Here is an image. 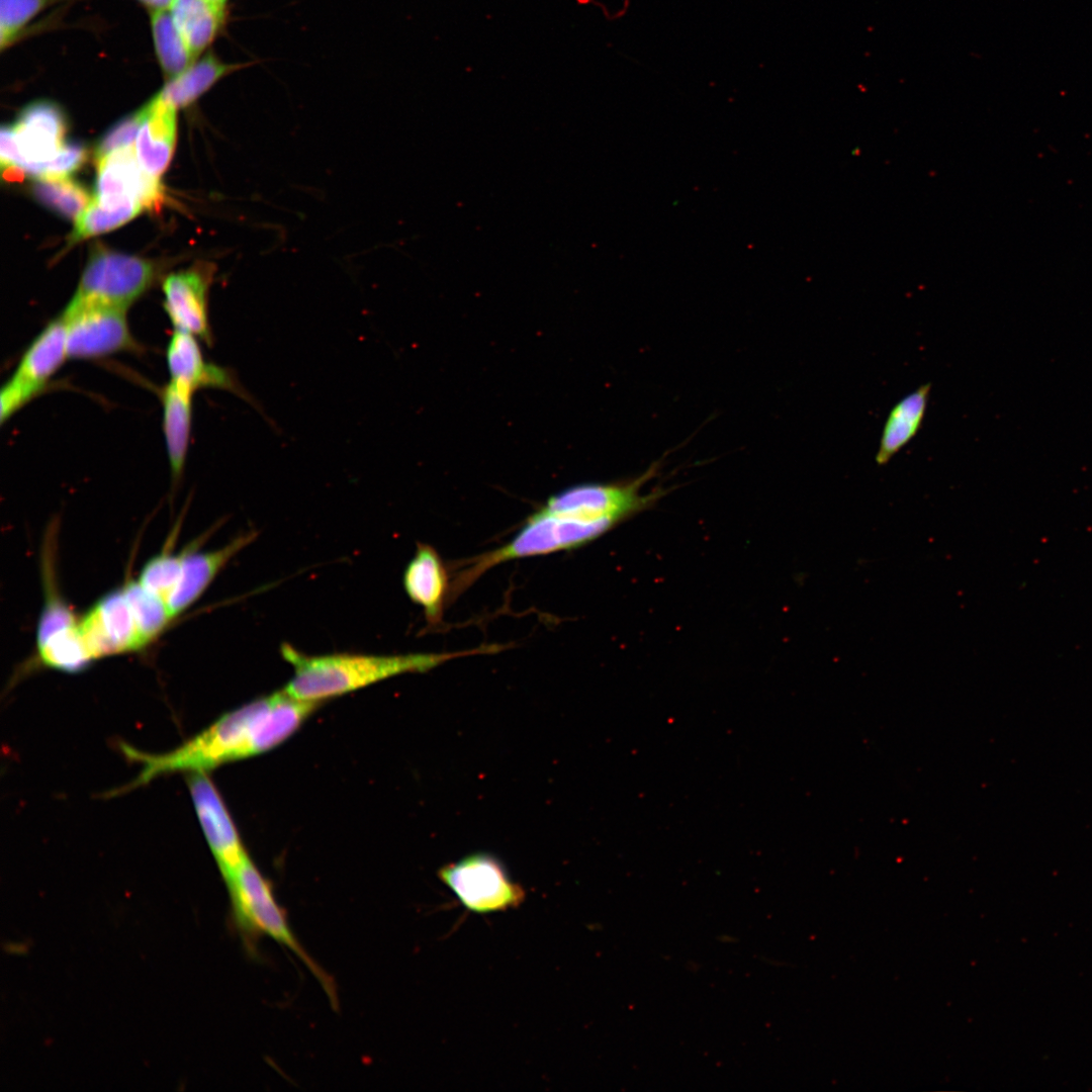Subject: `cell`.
I'll return each mask as SVG.
<instances>
[{
	"mask_svg": "<svg viewBox=\"0 0 1092 1092\" xmlns=\"http://www.w3.org/2000/svg\"><path fill=\"white\" fill-rule=\"evenodd\" d=\"M315 703L274 693L217 719L176 749L151 754L122 744L123 753L142 763L138 777L121 791L173 771L206 772L223 763L266 752L291 736L316 708Z\"/></svg>",
	"mask_w": 1092,
	"mask_h": 1092,
	"instance_id": "obj_1",
	"label": "cell"
},
{
	"mask_svg": "<svg viewBox=\"0 0 1092 1092\" xmlns=\"http://www.w3.org/2000/svg\"><path fill=\"white\" fill-rule=\"evenodd\" d=\"M497 650L499 646L491 645L441 653L311 655L284 642L280 653L292 666L293 675L283 691L295 699L318 704L396 675L429 671L457 657Z\"/></svg>",
	"mask_w": 1092,
	"mask_h": 1092,
	"instance_id": "obj_2",
	"label": "cell"
},
{
	"mask_svg": "<svg viewBox=\"0 0 1092 1092\" xmlns=\"http://www.w3.org/2000/svg\"><path fill=\"white\" fill-rule=\"evenodd\" d=\"M224 881L231 896L235 924L249 947L254 948L258 938L263 935L287 947L309 969L336 1004L333 980L300 944L284 910L277 903L270 883L250 856Z\"/></svg>",
	"mask_w": 1092,
	"mask_h": 1092,
	"instance_id": "obj_3",
	"label": "cell"
},
{
	"mask_svg": "<svg viewBox=\"0 0 1092 1092\" xmlns=\"http://www.w3.org/2000/svg\"><path fill=\"white\" fill-rule=\"evenodd\" d=\"M439 879L467 910L489 914L519 907L526 893L502 862L487 853H473L442 867Z\"/></svg>",
	"mask_w": 1092,
	"mask_h": 1092,
	"instance_id": "obj_4",
	"label": "cell"
},
{
	"mask_svg": "<svg viewBox=\"0 0 1092 1092\" xmlns=\"http://www.w3.org/2000/svg\"><path fill=\"white\" fill-rule=\"evenodd\" d=\"M61 315L67 324L68 358L96 359L139 349L124 308L71 299Z\"/></svg>",
	"mask_w": 1092,
	"mask_h": 1092,
	"instance_id": "obj_5",
	"label": "cell"
},
{
	"mask_svg": "<svg viewBox=\"0 0 1092 1092\" xmlns=\"http://www.w3.org/2000/svg\"><path fill=\"white\" fill-rule=\"evenodd\" d=\"M155 268L147 260L109 250L91 255L72 300L91 301L126 309L149 289Z\"/></svg>",
	"mask_w": 1092,
	"mask_h": 1092,
	"instance_id": "obj_6",
	"label": "cell"
},
{
	"mask_svg": "<svg viewBox=\"0 0 1092 1092\" xmlns=\"http://www.w3.org/2000/svg\"><path fill=\"white\" fill-rule=\"evenodd\" d=\"M188 787L210 850L225 880L249 854L221 796L206 772H192Z\"/></svg>",
	"mask_w": 1092,
	"mask_h": 1092,
	"instance_id": "obj_7",
	"label": "cell"
},
{
	"mask_svg": "<svg viewBox=\"0 0 1092 1092\" xmlns=\"http://www.w3.org/2000/svg\"><path fill=\"white\" fill-rule=\"evenodd\" d=\"M79 628L93 659L144 647L122 588L100 598L80 618Z\"/></svg>",
	"mask_w": 1092,
	"mask_h": 1092,
	"instance_id": "obj_8",
	"label": "cell"
},
{
	"mask_svg": "<svg viewBox=\"0 0 1092 1092\" xmlns=\"http://www.w3.org/2000/svg\"><path fill=\"white\" fill-rule=\"evenodd\" d=\"M95 197L132 199L152 210L161 204L163 190L159 178L143 169L131 146L97 160Z\"/></svg>",
	"mask_w": 1092,
	"mask_h": 1092,
	"instance_id": "obj_9",
	"label": "cell"
},
{
	"mask_svg": "<svg viewBox=\"0 0 1092 1092\" xmlns=\"http://www.w3.org/2000/svg\"><path fill=\"white\" fill-rule=\"evenodd\" d=\"M257 536L258 531L251 529L216 550L199 552L196 547L200 542L187 548L178 582L166 600L172 618L198 600L224 566Z\"/></svg>",
	"mask_w": 1092,
	"mask_h": 1092,
	"instance_id": "obj_10",
	"label": "cell"
},
{
	"mask_svg": "<svg viewBox=\"0 0 1092 1092\" xmlns=\"http://www.w3.org/2000/svg\"><path fill=\"white\" fill-rule=\"evenodd\" d=\"M12 128L20 155V163L15 169L22 172L28 165L53 160L65 145V115L57 104L49 100H37L26 105Z\"/></svg>",
	"mask_w": 1092,
	"mask_h": 1092,
	"instance_id": "obj_11",
	"label": "cell"
},
{
	"mask_svg": "<svg viewBox=\"0 0 1092 1092\" xmlns=\"http://www.w3.org/2000/svg\"><path fill=\"white\" fill-rule=\"evenodd\" d=\"M211 268L190 269L167 276L163 282L164 307L175 330L209 343L207 293Z\"/></svg>",
	"mask_w": 1092,
	"mask_h": 1092,
	"instance_id": "obj_12",
	"label": "cell"
},
{
	"mask_svg": "<svg viewBox=\"0 0 1092 1092\" xmlns=\"http://www.w3.org/2000/svg\"><path fill=\"white\" fill-rule=\"evenodd\" d=\"M403 587L412 602L424 612L428 626L442 623L446 602H449L451 578L438 551L426 543H418L413 558L403 572Z\"/></svg>",
	"mask_w": 1092,
	"mask_h": 1092,
	"instance_id": "obj_13",
	"label": "cell"
},
{
	"mask_svg": "<svg viewBox=\"0 0 1092 1092\" xmlns=\"http://www.w3.org/2000/svg\"><path fill=\"white\" fill-rule=\"evenodd\" d=\"M145 115L140 126L135 155L143 169L160 178L171 160L177 134V109L158 94L144 105Z\"/></svg>",
	"mask_w": 1092,
	"mask_h": 1092,
	"instance_id": "obj_14",
	"label": "cell"
},
{
	"mask_svg": "<svg viewBox=\"0 0 1092 1092\" xmlns=\"http://www.w3.org/2000/svg\"><path fill=\"white\" fill-rule=\"evenodd\" d=\"M166 360L170 381L192 393L207 386L236 388L226 370L204 361L192 334L175 330L167 346Z\"/></svg>",
	"mask_w": 1092,
	"mask_h": 1092,
	"instance_id": "obj_15",
	"label": "cell"
},
{
	"mask_svg": "<svg viewBox=\"0 0 1092 1092\" xmlns=\"http://www.w3.org/2000/svg\"><path fill=\"white\" fill-rule=\"evenodd\" d=\"M257 61L229 63L208 50L169 79L158 95L176 109L191 105L218 81L257 64Z\"/></svg>",
	"mask_w": 1092,
	"mask_h": 1092,
	"instance_id": "obj_16",
	"label": "cell"
},
{
	"mask_svg": "<svg viewBox=\"0 0 1092 1092\" xmlns=\"http://www.w3.org/2000/svg\"><path fill=\"white\" fill-rule=\"evenodd\" d=\"M67 358V324L60 315L26 348L12 376L41 391Z\"/></svg>",
	"mask_w": 1092,
	"mask_h": 1092,
	"instance_id": "obj_17",
	"label": "cell"
},
{
	"mask_svg": "<svg viewBox=\"0 0 1092 1092\" xmlns=\"http://www.w3.org/2000/svg\"><path fill=\"white\" fill-rule=\"evenodd\" d=\"M930 390L931 383L926 382L891 408L875 456L878 465L887 464L917 435L924 420Z\"/></svg>",
	"mask_w": 1092,
	"mask_h": 1092,
	"instance_id": "obj_18",
	"label": "cell"
},
{
	"mask_svg": "<svg viewBox=\"0 0 1092 1092\" xmlns=\"http://www.w3.org/2000/svg\"><path fill=\"white\" fill-rule=\"evenodd\" d=\"M192 392L169 382L162 391L163 433L173 480L185 465L191 428Z\"/></svg>",
	"mask_w": 1092,
	"mask_h": 1092,
	"instance_id": "obj_19",
	"label": "cell"
},
{
	"mask_svg": "<svg viewBox=\"0 0 1092 1092\" xmlns=\"http://www.w3.org/2000/svg\"><path fill=\"white\" fill-rule=\"evenodd\" d=\"M169 11L194 59L208 51L226 23L206 0H174Z\"/></svg>",
	"mask_w": 1092,
	"mask_h": 1092,
	"instance_id": "obj_20",
	"label": "cell"
},
{
	"mask_svg": "<svg viewBox=\"0 0 1092 1092\" xmlns=\"http://www.w3.org/2000/svg\"><path fill=\"white\" fill-rule=\"evenodd\" d=\"M144 209L132 199H98L93 197L75 220L71 243L111 231L127 222Z\"/></svg>",
	"mask_w": 1092,
	"mask_h": 1092,
	"instance_id": "obj_21",
	"label": "cell"
},
{
	"mask_svg": "<svg viewBox=\"0 0 1092 1092\" xmlns=\"http://www.w3.org/2000/svg\"><path fill=\"white\" fill-rule=\"evenodd\" d=\"M150 26L158 63L169 79L179 75L195 59L189 52L169 10L150 12Z\"/></svg>",
	"mask_w": 1092,
	"mask_h": 1092,
	"instance_id": "obj_22",
	"label": "cell"
},
{
	"mask_svg": "<svg viewBox=\"0 0 1092 1092\" xmlns=\"http://www.w3.org/2000/svg\"><path fill=\"white\" fill-rule=\"evenodd\" d=\"M122 590L145 647L162 633L172 616L166 602L143 586L139 580L127 581Z\"/></svg>",
	"mask_w": 1092,
	"mask_h": 1092,
	"instance_id": "obj_23",
	"label": "cell"
},
{
	"mask_svg": "<svg viewBox=\"0 0 1092 1092\" xmlns=\"http://www.w3.org/2000/svg\"><path fill=\"white\" fill-rule=\"evenodd\" d=\"M42 664L66 672L82 671L94 660L77 625L50 637L37 645Z\"/></svg>",
	"mask_w": 1092,
	"mask_h": 1092,
	"instance_id": "obj_24",
	"label": "cell"
},
{
	"mask_svg": "<svg viewBox=\"0 0 1092 1092\" xmlns=\"http://www.w3.org/2000/svg\"><path fill=\"white\" fill-rule=\"evenodd\" d=\"M33 194L50 209L75 220L92 199L88 192L70 177L36 179Z\"/></svg>",
	"mask_w": 1092,
	"mask_h": 1092,
	"instance_id": "obj_25",
	"label": "cell"
},
{
	"mask_svg": "<svg viewBox=\"0 0 1092 1092\" xmlns=\"http://www.w3.org/2000/svg\"><path fill=\"white\" fill-rule=\"evenodd\" d=\"M60 1L63 0H0L1 50L15 42L30 21Z\"/></svg>",
	"mask_w": 1092,
	"mask_h": 1092,
	"instance_id": "obj_26",
	"label": "cell"
},
{
	"mask_svg": "<svg viewBox=\"0 0 1092 1092\" xmlns=\"http://www.w3.org/2000/svg\"><path fill=\"white\" fill-rule=\"evenodd\" d=\"M185 550L179 554L169 551L152 557L142 568L139 582L165 602L181 574Z\"/></svg>",
	"mask_w": 1092,
	"mask_h": 1092,
	"instance_id": "obj_27",
	"label": "cell"
},
{
	"mask_svg": "<svg viewBox=\"0 0 1092 1092\" xmlns=\"http://www.w3.org/2000/svg\"><path fill=\"white\" fill-rule=\"evenodd\" d=\"M47 600L40 613L36 629V645L42 644L50 637L78 624L74 613L66 603L58 597L51 587L50 576L47 573Z\"/></svg>",
	"mask_w": 1092,
	"mask_h": 1092,
	"instance_id": "obj_28",
	"label": "cell"
},
{
	"mask_svg": "<svg viewBox=\"0 0 1092 1092\" xmlns=\"http://www.w3.org/2000/svg\"><path fill=\"white\" fill-rule=\"evenodd\" d=\"M86 158V150L76 143L65 144L61 152L51 161L31 164L24 168V173L36 179L65 178L78 170Z\"/></svg>",
	"mask_w": 1092,
	"mask_h": 1092,
	"instance_id": "obj_29",
	"label": "cell"
},
{
	"mask_svg": "<svg viewBox=\"0 0 1092 1092\" xmlns=\"http://www.w3.org/2000/svg\"><path fill=\"white\" fill-rule=\"evenodd\" d=\"M145 115L144 106L114 124L100 140L96 161L122 148L131 147Z\"/></svg>",
	"mask_w": 1092,
	"mask_h": 1092,
	"instance_id": "obj_30",
	"label": "cell"
},
{
	"mask_svg": "<svg viewBox=\"0 0 1092 1092\" xmlns=\"http://www.w3.org/2000/svg\"><path fill=\"white\" fill-rule=\"evenodd\" d=\"M40 393V390L13 376L0 392V421L3 424L20 407Z\"/></svg>",
	"mask_w": 1092,
	"mask_h": 1092,
	"instance_id": "obj_31",
	"label": "cell"
},
{
	"mask_svg": "<svg viewBox=\"0 0 1092 1092\" xmlns=\"http://www.w3.org/2000/svg\"><path fill=\"white\" fill-rule=\"evenodd\" d=\"M0 162L1 167L15 169L20 163V155L17 150L12 125L1 127L0 138Z\"/></svg>",
	"mask_w": 1092,
	"mask_h": 1092,
	"instance_id": "obj_32",
	"label": "cell"
},
{
	"mask_svg": "<svg viewBox=\"0 0 1092 1092\" xmlns=\"http://www.w3.org/2000/svg\"><path fill=\"white\" fill-rule=\"evenodd\" d=\"M150 12L170 10L174 0H138Z\"/></svg>",
	"mask_w": 1092,
	"mask_h": 1092,
	"instance_id": "obj_33",
	"label": "cell"
},
{
	"mask_svg": "<svg viewBox=\"0 0 1092 1092\" xmlns=\"http://www.w3.org/2000/svg\"><path fill=\"white\" fill-rule=\"evenodd\" d=\"M223 18H228L230 0H206Z\"/></svg>",
	"mask_w": 1092,
	"mask_h": 1092,
	"instance_id": "obj_34",
	"label": "cell"
}]
</instances>
